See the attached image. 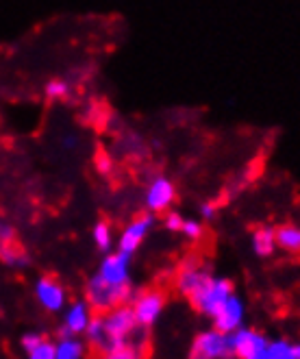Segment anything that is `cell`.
Returning a JSON list of instances; mask_svg holds the SVG:
<instances>
[{"label": "cell", "mask_w": 300, "mask_h": 359, "mask_svg": "<svg viewBox=\"0 0 300 359\" xmlns=\"http://www.w3.org/2000/svg\"><path fill=\"white\" fill-rule=\"evenodd\" d=\"M146 331L148 329L137 325L131 305L126 303L104 313H94L90 327L83 333V340L98 355L122 344H133L139 351H146L148 344Z\"/></svg>", "instance_id": "obj_1"}, {"label": "cell", "mask_w": 300, "mask_h": 359, "mask_svg": "<svg viewBox=\"0 0 300 359\" xmlns=\"http://www.w3.org/2000/svg\"><path fill=\"white\" fill-rule=\"evenodd\" d=\"M233 292H235V285H233L231 279L216 277V274L211 272L209 277L200 283V287L194 294H191L187 301L200 316H205V318L211 320L213 316H216V311L222 307V303L231 297Z\"/></svg>", "instance_id": "obj_2"}, {"label": "cell", "mask_w": 300, "mask_h": 359, "mask_svg": "<svg viewBox=\"0 0 300 359\" xmlns=\"http://www.w3.org/2000/svg\"><path fill=\"white\" fill-rule=\"evenodd\" d=\"M133 297V285H109L98 274H92L85 283V303L92 307L94 313H104L114 307L126 305Z\"/></svg>", "instance_id": "obj_3"}, {"label": "cell", "mask_w": 300, "mask_h": 359, "mask_svg": "<svg viewBox=\"0 0 300 359\" xmlns=\"http://www.w3.org/2000/svg\"><path fill=\"white\" fill-rule=\"evenodd\" d=\"M231 357H233L231 335L216 327L196 333L187 351V359H231Z\"/></svg>", "instance_id": "obj_4"}, {"label": "cell", "mask_w": 300, "mask_h": 359, "mask_svg": "<svg viewBox=\"0 0 300 359\" xmlns=\"http://www.w3.org/2000/svg\"><path fill=\"white\" fill-rule=\"evenodd\" d=\"M128 305H131L133 313H135V320L139 327L144 329H150L155 327L159 323V318L163 316V309H165V294L161 290H142V292H133L131 301H128Z\"/></svg>", "instance_id": "obj_5"}, {"label": "cell", "mask_w": 300, "mask_h": 359, "mask_svg": "<svg viewBox=\"0 0 300 359\" xmlns=\"http://www.w3.org/2000/svg\"><path fill=\"white\" fill-rule=\"evenodd\" d=\"M268 344L270 340L266 337V333L257 331L252 327H240L238 331L231 333L233 357H238V359H266Z\"/></svg>", "instance_id": "obj_6"}, {"label": "cell", "mask_w": 300, "mask_h": 359, "mask_svg": "<svg viewBox=\"0 0 300 359\" xmlns=\"http://www.w3.org/2000/svg\"><path fill=\"white\" fill-rule=\"evenodd\" d=\"M96 274L109 285H131V255H126L118 248L104 252Z\"/></svg>", "instance_id": "obj_7"}, {"label": "cell", "mask_w": 300, "mask_h": 359, "mask_svg": "<svg viewBox=\"0 0 300 359\" xmlns=\"http://www.w3.org/2000/svg\"><path fill=\"white\" fill-rule=\"evenodd\" d=\"M153 226H155V214H153V211H146V214L131 220L122 229V233L116 240L118 250H122V252H126V255L133 257L135 252L139 250V246L144 244V240L148 238V233L153 231Z\"/></svg>", "instance_id": "obj_8"}, {"label": "cell", "mask_w": 300, "mask_h": 359, "mask_svg": "<svg viewBox=\"0 0 300 359\" xmlns=\"http://www.w3.org/2000/svg\"><path fill=\"white\" fill-rule=\"evenodd\" d=\"M33 290H35V301L48 313H61L70 303L66 285L55 277H39Z\"/></svg>", "instance_id": "obj_9"}, {"label": "cell", "mask_w": 300, "mask_h": 359, "mask_svg": "<svg viewBox=\"0 0 300 359\" xmlns=\"http://www.w3.org/2000/svg\"><path fill=\"white\" fill-rule=\"evenodd\" d=\"M213 327L224 331V333H233L238 331L240 327H244L246 323V303L242 297H238V294H231V297L222 303V307L216 311V316L211 318Z\"/></svg>", "instance_id": "obj_10"}, {"label": "cell", "mask_w": 300, "mask_h": 359, "mask_svg": "<svg viewBox=\"0 0 300 359\" xmlns=\"http://www.w3.org/2000/svg\"><path fill=\"white\" fill-rule=\"evenodd\" d=\"M92 307L85 303V299L81 301H72L66 305V309L61 311V329L59 335H79L83 337L85 329L92 323Z\"/></svg>", "instance_id": "obj_11"}, {"label": "cell", "mask_w": 300, "mask_h": 359, "mask_svg": "<svg viewBox=\"0 0 300 359\" xmlns=\"http://www.w3.org/2000/svg\"><path fill=\"white\" fill-rule=\"evenodd\" d=\"M209 274H211L209 266L200 264V262L194 259V257L185 259V262L181 264L179 272H177V279H175L177 292L183 294L185 299H189L191 294H194V292L200 287V283L209 277Z\"/></svg>", "instance_id": "obj_12"}, {"label": "cell", "mask_w": 300, "mask_h": 359, "mask_svg": "<svg viewBox=\"0 0 300 359\" xmlns=\"http://www.w3.org/2000/svg\"><path fill=\"white\" fill-rule=\"evenodd\" d=\"M175 196H177V189H175V183L170 181L168 177H155L150 181L148 189H146V209L153 211V214H159V211H165L170 205L175 203Z\"/></svg>", "instance_id": "obj_13"}, {"label": "cell", "mask_w": 300, "mask_h": 359, "mask_svg": "<svg viewBox=\"0 0 300 359\" xmlns=\"http://www.w3.org/2000/svg\"><path fill=\"white\" fill-rule=\"evenodd\" d=\"M88 344L79 335H59L55 342V359H85Z\"/></svg>", "instance_id": "obj_14"}, {"label": "cell", "mask_w": 300, "mask_h": 359, "mask_svg": "<svg viewBox=\"0 0 300 359\" xmlns=\"http://www.w3.org/2000/svg\"><path fill=\"white\" fill-rule=\"evenodd\" d=\"M250 246H252V252L257 257H272L274 250L278 248L276 246V236H274V229L272 226H259L252 231L250 236Z\"/></svg>", "instance_id": "obj_15"}, {"label": "cell", "mask_w": 300, "mask_h": 359, "mask_svg": "<svg viewBox=\"0 0 300 359\" xmlns=\"http://www.w3.org/2000/svg\"><path fill=\"white\" fill-rule=\"evenodd\" d=\"M276 246L283 248L285 252H300V226L296 224H283L274 229Z\"/></svg>", "instance_id": "obj_16"}, {"label": "cell", "mask_w": 300, "mask_h": 359, "mask_svg": "<svg viewBox=\"0 0 300 359\" xmlns=\"http://www.w3.org/2000/svg\"><path fill=\"white\" fill-rule=\"evenodd\" d=\"M0 262H3L5 266H9V268H27L29 266V255L15 242L0 244Z\"/></svg>", "instance_id": "obj_17"}, {"label": "cell", "mask_w": 300, "mask_h": 359, "mask_svg": "<svg viewBox=\"0 0 300 359\" xmlns=\"http://www.w3.org/2000/svg\"><path fill=\"white\" fill-rule=\"evenodd\" d=\"M266 359H298L296 344L289 342L287 337H276V340H270Z\"/></svg>", "instance_id": "obj_18"}, {"label": "cell", "mask_w": 300, "mask_h": 359, "mask_svg": "<svg viewBox=\"0 0 300 359\" xmlns=\"http://www.w3.org/2000/svg\"><path fill=\"white\" fill-rule=\"evenodd\" d=\"M92 240H94V244H96V248H98L100 252H109V250H114V246H116L114 231H111V226L107 224V222H98V224L92 229Z\"/></svg>", "instance_id": "obj_19"}, {"label": "cell", "mask_w": 300, "mask_h": 359, "mask_svg": "<svg viewBox=\"0 0 300 359\" xmlns=\"http://www.w3.org/2000/svg\"><path fill=\"white\" fill-rule=\"evenodd\" d=\"M98 359H144V351H139L133 344H122L107 353H100Z\"/></svg>", "instance_id": "obj_20"}, {"label": "cell", "mask_w": 300, "mask_h": 359, "mask_svg": "<svg viewBox=\"0 0 300 359\" xmlns=\"http://www.w3.org/2000/svg\"><path fill=\"white\" fill-rule=\"evenodd\" d=\"M70 92H72L70 83L63 81V79H53L46 83V96L50 100H63V98L70 96Z\"/></svg>", "instance_id": "obj_21"}, {"label": "cell", "mask_w": 300, "mask_h": 359, "mask_svg": "<svg viewBox=\"0 0 300 359\" xmlns=\"http://www.w3.org/2000/svg\"><path fill=\"white\" fill-rule=\"evenodd\" d=\"M181 233H183L189 242L200 240V238H203V222H200V220L185 218V220H183V226H181Z\"/></svg>", "instance_id": "obj_22"}, {"label": "cell", "mask_w": 300, "mask_h": 359, "mask_svg": "<svg viewBox=\"0 0 300 359\" xmlns=\"http://www.w3.org/2000/svg\"><path fill=\"white\" fill-rule=\"evenodd\" d=\"M27 359H55V342L44 340L39 346L27 353Z\"/></svg>", "instance_id": "obj_23"}, {"label": "cell", "mask_w": 300, "mask_h": 359, "mask_svg": "<svg viewBox=\"0 0 300 359\" xmlns=\"http://www.w3.org/2000/svg\"><path fill=\"white\" fill-rule=\"evenodd\" d=\"M44 340H46V337L41 335V333H37V331H27L22 337H20V346H22L25 353H29V351H33L35 346H39Z\"/></svg>", "instance_id": "obj_24"}, {"label": "cell", "mask_w": 300, "mask_h": 359, "mask_svg": "<svg viewBox=\"0 0 300 359\" xmlns=\"http://www.w3.org/2000/svg\"><path fill=\"white\" fill-rule=\"evenodd\" d=\"M183 216L179 211H165V218H163V226L172 233H181V226H183Z\"/></svg>", "instance_id": "obj_25"}, {"label": "cell", "mask_w": 300, "mask_h": 359, "mask_svg": "<svg viewBox=\"0 0 300 359\" xmlns=\"http://www.w3.org/2000/svg\"><path fill=\"white\" fill-rule=\"evenodd\" d=\"M15 242V229L5 222V220H0V244H11Z\"/></svg>", "instance_id": "obj_26"}, {"label": "cell", "mask_w": 300, "mask_h": 359, "mask_svg": "<svg viewBox=\"0 0 300 359\" xmlns=\"http://www.w3.org/2000/svg\"><path fill=\"white\" fill-rule=\"evenodd\" d=\"M216 214H218V211H216V207H213L211 203H203L200 205V218L203 220H213V218H216Z\"/></svg>", "instance_id": "obj_27"}, {"label": "cell", "mask_w": 300, "mask_h": 359, "mask_svg": "<svg viewBox=\"0 0 300 359\" xmlns=\"http://www.w3.org/2000/svg\"><path fill=\"white\" fill-rule=\"evenodd\" d=\"M74 146H76V140L74 137H66V142H63V149H74Z\"/></svg>", "instance_id": "obj_28"}, {"label": "cell", "mask_w": 300, "mask_h": 359, "mask_svg": "<svg viewBox=\"0 0 300 359\" xmlns=\"http://www.w3.org/2000/svg\"><path fill=\"white\" fill-rule=\"evenodd\" d=\"M296 355H298V359H300V342L296 344Z\"/></svg>", "instance_id": "obj_29"}]
</instances>
